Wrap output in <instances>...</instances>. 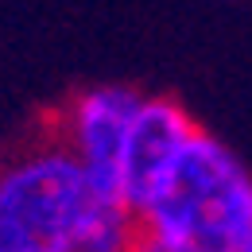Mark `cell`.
<instances>
[{
  "label": "cell",
  "instance_id": "3",
  "mask_svg": "<svg viewBox=\"0 0 252 252\" xmlns=\"http://www.w3.org/2000/svg\"><path fill=\"white\" fill-rule=\"evenodd\" d=\"M144 94L132 86H90L78 97H70L63 113L55 117V136L74 152V159L94 175L97 187H105L113 198H121V156L132 117L140 109Z\"/></svg>",
  "mask_w": 252,
  "mask_h": 252
},
{
  "label": "cell",
  "instance_id": "1",
  "mask_svg": "<svg viewBox=\"0 0 252 252\" xmlns=\"http://www.w3.org/2000/svg\"><path fill=\"white\" fill-rule=\"evenodd\" d=\"M136 221L51 132L0 167V252H121Z\"/></svg>",
  "mask_w": 252,
  "mask_h": 252
},
{
  "label": "cell",
  "instance_id": "4",
  "mask_svg": "<svg viewBox=\"0 0 252 252\" xmlns=\"http://www.w3.org/2000/svg\"><path fill=\"white\" fill-rule=\"evenodd\" d=\"M194 132H198V125L179 101H171V97H144L140 101L125 140L121 183H117L128 214H136L148 202V194L159 187V179L179 159V152L187 148Z\"/></svg>",
  "mask_w": 252,
  "mask_h": 252
},
{
  "label": "cell",
  "instance_id": "2",
  "mask_svg": "<svg viewBox=\"0 0 252 252\" xmlns=\"http://www.w3.org/2000/svg\"><path fill=\"white\" fill-rule=\"evenodd\" d=\"M132 221L152 252H252V171L198 128Z\"/></svg>",
  "mask_w": 252,
  "mask_h": 252
}]
</instances>
